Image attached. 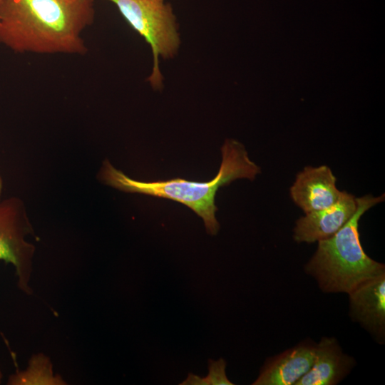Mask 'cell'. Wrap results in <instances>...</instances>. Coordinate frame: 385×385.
I'll return each instance as SVG.
<instances>
[{"label":"cell","instance_id":"6da1fadb","mask_svg":"<svg viewBox=\"0 0 385 385\" xmlns=\"http://www.w3.org/2000/svg\"><path fill=\"white\" fill-rule=\"evenodd\" d=\"M94 0H1L0 43L17 53L84 55Z\"/></svg>","mask_w":385,"mask_h":385},{"label":"cell","instance_id":"7a4b0ae2","mask_svg":"<svg viewBox=\"0 0 385 385\" xmlns=\"http://www.w3.org/2000/svg\"><path fill=\"white\" fill-rule=\"evenodd\" d=\"M222 163L217 174L207 182L174 178L144 182L133 180L116 169L106 159L99 170V180L125 192L140 193L179 202L200 216L208 234L217 233L220 224L215 202L217 190L239 178L254 180L260 168L248 156L245 146L234 139H227L221 148Z\"/></svg>","mask_w":385,"mask_h":385},{"label":"cell","instance_id":"3957f363","mask_svg":"<svg viewBox=\"0 0 385 385\" xmlns=\"http://www.w3.org/2000/svg\"><path fill=\"white\" fill-rule=\"evenodd\" d=\"M358 207L349 220L334 235L320 240L316 252L304 267L326 293L348 294L365 280L385 271L383 263L364 252L359 222L367 210L384 200V194L356 198Z\"/></svg>","mask_w":385,"mask_h":385},{"label":"cell","instance_id":"277c9868","mask_svg":"<svg viewBox=\"0 0 385 385\" xmlns=\"http://www.w3.org/2000/svg\"><path fill=\"white\" fill-rule=\"evenodd\" d=\"M114 4L122 16L150 45L153 56L149 81L153 87L162 84L159 58L169 59L178 53L180 38L178 24L167 0H106Z\"/></svg>","mask_w":385,"mask_h":385},{"label":"cell","instance_id":"5b68a950","mask_svg":"<svg viewBox=\"0 0 385 385\" xmlns=\"http://www.w3.org/2000/svg\"><path fill=\"white\" fill-rule=\"evenodd\" d=\"M25 205L18 197L0 201V260L11 264L18 277V286L31 293L29 287L35 247L26 237L31 232Z\"/></svg>","mask_w":385,"mask_h":385},{"label":"cell","instance_id":"8992f818","mask_svg":"<svg viewBox=\"0 0 385 385\" xmlns=\"http://www.w3.org/2000/svg\"><path fill=\"white\" fill-rule=\"evenodd\" d=\"M349 315L379 343L385 339V271L361 282L348 293Z\"/></svg>","mask_w":385,"mask_h":385},{"label":"cell","instance_id":"52a82bcc","mask_svg":"<svg viewBox=\"0 0 385 385\" xmlns=\"http://www.w3.org/2000/svg\"><path fill=\"white\" fill-rule=\"evenodd\" d=\"M357 207L356 197L343 191L332 205L305 213L296 221L293 230L294 241L313 243L330 237L349 220Z\"/></svg>","mask_w":385,"mask_h":385},{"label":"cell","instance_id":"ba28073f","mask_svg":"<svg viewBox=\"0 0 385 385\" xmlns=\"http://www.w3.org/2000/svg\"><path fill=\"white\" fill-rule=\"evenodd\" d=\"M336 182L328 166H307L297 175L289 189L290 196L304 213L324 209L338 201L343 193Z\"/></svg>","mask_w":385,"mask_h":385},{"label":"cell","instance_id":"9c48e42d","mask_svg":"<svg viewBox=\"0 0 385 385\" xmlns=\"http://www.w3.org/2000/svg\"><path fill=\"white\" fill-rule=\"evenodd\" d=\"M316 344L302 342L267 360L253 385H295L311 369Z\"/></svg>","mask_w":385,"mask_h":385},{"label":"cell","instance_id":"30bf717a","mask_svg":"<svg viewBox=\"0 0 385 385\" xmlns=\"http://www.w3.org/2000/svg\"><path fill=\"white\" fill-rule=\"evenodd\" d=\"M354 364V359L342 351L335 338L322 337L316 344V357L311 369L295 385H336Z\"/></svg>","mask_w":385,"mask_h":385},{"label":"cell","instance_id":"8fae6325","mask_svg":"<svg viewBox=\"0 0 385 385\" xmlns=\"http://www.w3.org/2000/svg\"><path fill=\"white\" fill-rule=\"evenodd\" d=\"M10 385H64L66 383L53 374L48 357L39 354L30 359L26 370L17 371L8 381Z\"/></svg>","mask_w":385,"mask_h":385},{"label":"cell","instance_id":"7c38bea8","mask_svg":"<svg viewBox=\"0 0 385 385\" xmlns=\"http://www.w3.org/2000/svg\"><path fill=\"white\" fill-rule=\"evenodd\" d=\"M226 362L220 358L217 361L208 360V374L205 377L207 385H233L225 374Z\"/></svg>","mask_w":385,"mask_h":385},{"label":"cell","instance_id":"4fadbf2b","mask_svg":"<svg viewBox=\"0 0 385 385\" xmlns=\"http://www.w3.org/2000/svg\"><path fill=\"white\" fill-rule=\"evenodd\" d=\"M181 385H207L205 378L189 373L187 379Z\"/></svg>","mask_w":385,"mask_h":385},{"label":"cell","instance_id":"5bb4252c","mask_svg":"<svg viewBox=\"0 0 385 385\" xmlns=\"http://www.w3.org/2000/svg\"><path fill=\"white\" fill-rule=\"evenodd\" d=\"M2 188H3V181H2L1 177L0 175V201H1V192H2Z\"/></svg>","mask_w":385,"mask_h":385},{"label":"cell","instance_id":"9a60e30c","mask_svg":"<svg viewBox=\"0 0 385 385\" xmlns=\"http://www.w3.org/2000/svg\"><path fill=\"white\" fill-rule=\"evenodd\" d=\"M1 378H2V373H1V370H0V383H1Z\"/></svg>","mask_w":385,"mask_h":385},{"label":"cell","instance_id":"2e32d148","mask_svg":"<svg viewBox=\"0 0 385 385\" xmlns=\"http://www.w3.org/2000/svg\"><path fill=\"white\" fill-rule=\"evenodd\" d=\"M1 0H0V3H1Z\"/></svg>","mask_w":385,"mask_h":385}]
</instances>
